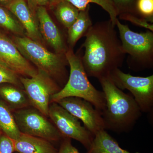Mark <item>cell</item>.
<instances>
[{
    "label": "cell",
    "instance_id": "obj_9",
    "mask_svg": "<svg viewBox=\"0 0 153 153\" xmlns=\"http://www.w3.org/2000/svg\"><path fill=\"white\" fill-rule=\"evenodd\" d=\"M48 116L63 137L76 140L88 150L94 136L85 126L81 125L78 119L54 102L49 105Z\"/></svg>",
    "mask_w": 153,
    "mask_h": 153
},
{
    "label": "cell",
    "instance_id": "obj_3",
    "mask_svg": "<svg viewBox=\"0 0 153 153\" xmlns=\"http://www.w3.org/2000/svg\"><path fill=\"white\" fill-rule=\"evenodd\" d=\"M65 55L70 67L69 76L65 85L52 96L50 103L66 97H79L90 102L101 113L105 107L104 93L97 90L91 83L82 65L81 57L74 54L73 49L69 48Z\"/></svg>",
    "mask_w": 153,
    "mask_h": 153
},
{
    "label": "cell",
    "instance_id": "obj_21",
    "mask_svg": "<svg viewBox=\"0 0 153 153\" xmlns=\"http://www.w3.org/2000/svg\"><path fill=\"white\" fill-rule=\"evenodd\" d=\"M0 27L17 36H25V30L18 19L5 7L0 6Z\"/></svg>",
    "mask_w": 153,
    "mask_h": 153
},
{
    "label": "cell",
    "instance_id": "obj_24",
    "mask_svg": "<svg viewBox=\"0 0 153 153\" xmlns=\"http://www.w3.org/2000/svg\"><path fill=\"white\" fill-rule=\"evenodd\" d=\"M117 10L119 15L129 13L137 16L136 3L137 0H111Z\"/></svg>",
    "mask_w": 153,
    "mask_h": 153
},
{
    "label": "cell",
    "instance_id": "obj_14",
    "mask_svg": "<svg viewBox=\"0 0 153 153\" xmlns=\"http://www.w3.org/2000/svg\"><path fill=\"white\" fill-rule=\"evenodd\" d=\"M15 152L19 153H57L52 143L41 138L21 133L14 140Z\"/></svg>",
    "mask_w": 153,
    "mask_h": 153
},
{
    "label": "cell",
    "instance_id": "obj_20",
    "mask_svg": "<svg viewBox=\"0 0 153 153\" xmlns=\"http://www.w3.org/2000/svg\"><path fill=\"white\" fill-rule=\"evenodd\" d=\"M53 6L55 7L54 13L57 20L68 30L77 19L79 10L66 1H60Z\"/></svg>",
    "mask_w": 153,
    "mask_h": 153
},
{
    "label": "cell",
    "instance_id": "obj_17",
    "mask_svg": "<svg viewBox=\"0 0 153 153\" xmlns=\"http://www.w3.org/2000/svg\"><path fill=\"white\" fill-rule=\"evenodd\" d=\"M86 153H131L122 149L105 130H102L94 136L92 144Z\"/></svg>",
    "mask_w": 153,
    "mask_h": 153
},
{
    "label": "cell",
    "instance_id": "obj_18",
    "mask_svg": "<svg viewBox=\"0 0 153 153\" xmlns=\"http://www.w3.org/2000/svg\"><path fill=\"white\" fill-rule=\"evenodd\" d=\"M0 128L3 133L13 140H17L21 134L16 123L13 111L1 99Z\"/></svg>",
    "mask_w": 153,
    "mask_h": 153
},
{
    "label": "cell",
    "instance_id": "obj_11",
    "mask_svg": "<svg viewBox=\"0 0 153 153\" xmlns=\"http://www.w3.org/2000/svg\"><path fill=\"white\" fill-rule=\"evenodd\" d=\"M0 62L24 77H32L38 71L22 55L13 40L1 31Z\"/></svg>",
    "mask_w": 153,
    "mask_h": 153
},
{
    "label": "cell",
    "instance_id": "obj_5",
    "mask_svg": "<svg viewBox=\"0 0 153 153\" xmlns=\"http://www.w3.org/2000/svg\"><path fill=\"white\" fill-rule=\"evenodd\" d=\"M119 33L123 52L128 55L127 63L135 71L150 69L153 67V33L148 31L137 33L128 25L122 24L118 19L116 23Z\"/></svg>",
    "mask_w": 153,
    "mask_h": 153
},
{
    "label": "cell",
    "instance_id": "obj_28",
    "mask_svg": "<svg viewBox=\"0 0 153 153\" xmlns=\"http://www.w3.org/2000/svg\"><path fill=\"white\" fill-rule=\"evenodd\" d=\"M26 1L30 10L36 17V11L38 7H45L50 5L51 2V0H26Z\"/></svg>",
    "mask_w": 153,
    "mask_h": 153
},
{
    "label": "cell",
    "instance_id": "obj_8",
    "mask_svg": "<svg viewBox=\"0 0 153 153\" xmlns=\"http://www.w3.org/2000/svg\"><path fill=\"white\" fill-rule=\"evenodd\" d=\"M117 87L128 90L142 112L152 113L153 108V75L142 77L126 74L117 68L109 75Z\"/></svg>",
    "mask_w": 153,
    "mask_h": 153
},
{
    "label": "cell",
    "instance_id": "obj_29",
    "mask_svg": "<svg viewBox=\"0 0 153 153\" xmlns=\"http://www.w3.org/2000/svg\"><path fill=\"white\" fill-rule=\"evenodd\" d=\"M12 0H0V3L2 4L3 5H5L8 3L10 2Z\"/></svg>",
    "mask_w": 153,
    "mask_h": 153
},
{
    "label": "cell",
    "instance_id": "obj_30",
    "mask_svg": "<svg viewBox=\"0 0 153 153\" xmlns=\"http://www.w3.org/2000/svg\"><path fill=\"white\" fill-rule=\"evenodd\" d=\"M3 133V132L1 130V128H0V136L1 135V134Z\"/></svg>",
    "mask_w": 153,
    "mask_h": 153
},
{
    "label": "cell",
    "instance_id": "obj_12",
    "mask_svg": "<svg viewBox=\"0 0 153 153\" xmlns=\"http://www.w3.org/2000/svg\"><path fill=\"white\" fill-rule=\"evenodd\" d=\"M36 17L39 31L44 41L54 49L55 53L65 55L69 48L45 7H38L36 11Z\"/></svg>",
    "mask_w": 153,
    "mask_h": 153
},
{
    "label": "cell",
    "instance_id": "obj_25",
    "mask_svg": "<svg viewBox=\"0 0 153 153\" xmlns=\"http://www.w3.org/2000/svg\"><path fill=\"white\" fill-rule=\"evenodd\" d=\"M118 16L121 20L128 21L136 26L146 28L148 30L153 32V24L140 17L129 13L120 14Z\"/></svg>",
    "mask_w": 153,
    "mask_h": 153
},
{
    "label": "cell",
    "instance_id": "obj_7",
    "mask_svg": "<svg viewBox=\"0 0 153 153\" xmlns=\"http://www.w3.org/2000/svg\"><path fill=\"white\" fill-rule=\"evenodd\" d=\"M20 80L30 105L49 117L51 97L62 88L51 76L39 69L32 77H20Z\"/></svg>",
    "mask_w": 153,
    "mask_h": 153
},
{
    "label": "cell",
    "instance_id": "obj_6",
    "mask_svg": "<svg viewBox=\"0 0 153 153\" xmlns=\"http://www.w3.org/2000/svg\"><path fill=\"white\" fill-rule=\"evenodd\" d=\"M22 133L44 139L52 143L61 141L63 137L48 117L30 106L13 111Z\"/></svg>",
    "mask_w": 153,
    "mask_h": 153
},
{
    "label": "cell",
    "instance_id": "obj_26",
    "mask_svg": "<svg viewBox=\"0 0 153 153\" xmlns=\"http://www.w3.org/2000/svg\"><path fill=\"white\" fill-rule=\"evenodd\" d=\"M14 152V140L3 133L0 136V153H13Z\"/></svg>",
    "mask_w": 153,
    "mask_h": 153
},
{
    "label": "cell",
    "instance_id": "obj_22",
    "mask_svg": "<svg viewBox=\"0 0 153 153\" xmlns=\"http://www.w3.org/2000/svg\"><path fill=\"white\" fill-rule=\"evenodd\" d=\"M19 76L15 71L0 62V85L8 83L23 88Z\"/></svg>",
    "mask_w": 153,
    "mask_h": 153
},
{
    "label": "cell",
    "instance_id": "obj_2",
    "mask_svg": "<svg viewBox=\"0 0 153 153\" xmlns=\"http://www.w3.org/2000/svg\"><path fill=\"white\" fill-rule=\"evenodd\" d=\"M98 80L105 100L101 112L105 130L117 133L130 131L142 113L133 97L117 87L109 76Z\"/></svg>",
    "mask_w": 153,
    "mask_h": 153
},
{
    "label": "cell",
    "instance_id": "obj_27",
    "mask_svg": "<svg viewBox=\"0 0 153 153\" xmlns=\"http://www.w3.org/2000/svg\"><path fill=\"white\" fill-rule=\"evenodd\" d=\"M57 153H80L71 143V139L63 137Z\"/></svg>",
    "mask_w": 153,
    "mask_h": 153
},
{
    "label": "cell",
    "instance_id": "obj_4",
    "mask_svg": "<svg viewBox=\"0 0 153 153\" xmlns=\"http://www.w3.org/2000/svg\"><path fill=\"white\" fill-rule=\"evenodd\" d=\"M12 40L27 60L48 74L59 85H65L68 78L66 68L68 64L65 55L50 52L44 45L26 36H15Z\"/></svg>",
    "mask_w": 153,
    "mask_h": 153
},
{
    "label": "cell",
    "instance_id": "obj_1",
    "mask_svg": "<svg viewBox=\"0 0 153 153\" xmlns=\"http://www.w3.org/2000/svg\"><path fill=\"white\" fill-rule=\"evenodd\" d=\"M115 27L110 20L97 22L85 35L81 59L88 76L99 79L122 66L126 54Z\"/></svg>",
    "mask_w": 153,
    "mask_h": 153
},
{
    "label": "cell",
    "instance_id": "obj_13",
    "mask_svg": "<svg viewBox=\"0 0 153 153\" xmlns=\"http://www.w3.org/2000/svg\"><path fill=\"white\" fill-rule=\"evenodd\" d=\"M4 7L18 19L25 30L27 37L44 45L37 17L30 10L26 0H12Z\"/></svg>",
    "mask_w": 153,
    "mask_h": 153
},
{
    "label": "cell",
    "instance_id": "obj_16",
    "mask_svg": "<svg viewBox=\"0 0 153 153\" xmlns=\"http://www.w3.org/2000/svg\"><path fill=\"white\" fill-rule=\"evenodd\" d=\"M90 5L83 11H79L77 19L68 29L67 44L68 48L73 49L76 42L85 36L93 25L89 15Z\"/></svg>",
    "mask_w": 153,
    "mask_h": 153
},
{
    "label": "cell",
    "instance_id": "obj_23",
    "mask_svg": "<svg viewBox=\"0 0 153 153\" xmlns=\"http://www.w3.org/2000/svg\"><path fill=\"white\" fill-rule=\"evenodd\" d=\"M137 15L153 23V0H137L136 3Z\"/></svg>",
    "mask_w": 153,
    "mask_h": 153
},
{
    "label": "cell",
    "instance_id": "obj_19",
    "mask_svg": "<svg viewBox=\"0 0 153 153\" xmlns=\"http://www.w3.org/2000/svg\"><path fill=\"white\" fill-rule=\"evenodd\" d=\"M60 1H66L70 3L79 11L84 10L91 3H94L100 6L108 13L110 20L114 26H116V23L118 19L117 18L118 13L117 10L111 0H51L50 5L53 6Z\"/></svg>",
    "mask_w": 153,
    "mask_h": 153
},
{
    "label": "cell",
    "instance_id": "obj_10",
    "mask_svg": "<svg viewBox=\"0 0 153 153\" xmlns=\"http://www.w3.org/2000/svg\"><path fill=\"white\" fill-rule=\"evenodd\" d=\"M56 102L82 121L84 126L94 136L100 131L105 130L101 112L87 100L71 97L62 99Z\"/></svg>",
    "mask_w": 153,
    "mask_h": 153
},
{
    "label": "cell",
    "instance_id": "obj_15",
    "mask_svg": "<svg viewBox=\"0 0 153 153\" xmlns=\"http://www.w3.org/2000/svg\"><path fill=\"white\" fill-rule=\"evenodd\" d=\"M0 99L12 111L30 105L25 91L13 84L5 83L0 85Z\"/></svg>",
    "mask_w": 153,
    "mask_h": 153
}]
</instances>
